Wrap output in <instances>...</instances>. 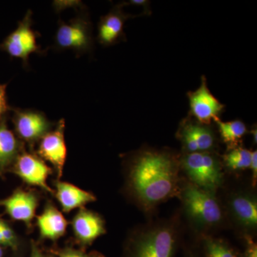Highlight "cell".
Masks as SVG:
<instances>
[{"label": "cell", "mask_w": 257, "mask_h": 257, "mask_svg": "<svg viewBox=\"0 0 257 257\" xmlns=\"http://www.w3.org/2000/svg\"><path fill=\"white\" fill-rule=\"evenodd\" d=\"M7 109L6 96L0 97V116Z\"/></svg>", "instance_id": "cell-27"}, {"label": "cell", "mask_w": 257, "mask_h": 257, "mask_svg": "<svg viewBox=\"0 0 257 257\" xmlns=\"http://www.w3.org/2000/svg\"><path fill=\"white\" fill-rule=\"evenodd\" d=\"M0 244H4V241H3V236H2L1 232H0Z\"/></svg>", "instance_id": "cell-32"}, {"label": "cell", "mask_w": 257, "mask_h": 257, "mask_svg": "<svg viewBox=\"0 0 257 257\" xmlns=\"http://www.w3.org/2000/svg\"><path fill=\"white\" fill-rule=\"evenodd\" d=\"M56 197L61 207L66 212L82 207L88 203L96 200L92 193L83 190L73 184L67 182H57L56 183Z\"/></svg>", "instance_id": "cell-16"}, {"label": "cell", "mask_w": 257, "mask_h": 257, "mask_svg": "<svg viewBox=\"0 0 257 257\" xmlns=\"http://www.w3.org/2000/svg\"><path fill=\"white\" fill-rule=\"evenodd\" d=\"M18 143L15 135L5 126H0V167L4 168L16 156Z\"/></svg>", "instance_id": "cell-20"}, {"label": "cell", "mask_w": 257, "mask_h": 257, "mask_svg": "<svg viewBox=\"0 0 257 257\" xmlns=\"http://www.w3.org/2000/svg\"><path fill=\"white\" fill-rule=\"evenodd\" d=\"M178 194L186 216L197 229H214L222 223L224 214L216 192L188 182L180 187Z\"/></svg>", "instance_id": "cell-2"}, {"label": "cell", "mask_w": 257, "mask_h": 257, "mask_svg": "<svg viewBox=\"0 0 257 257\" xmlns=\"http://www.w3.org/2000/svg\"><path fill=\"white\" fill-rule=\"evenodd\" d=\"M251 150L238 147L228 150L222 157V164L231 172H239L247 170L251 162Z\"/></svg>", "instance_id": "cell-19"}, {"label": "cell", "mask_w": 257, "mask_h": 257, "mask_svg": "<svg viewBox=\"0 0 257 257\" xmlns=\"http://www.w3.org/2000/svg\"><path fill=\"white\" fill-rule=\"evenodd\" d=\"M6 96V87L5 85L0 84V97Z\"/></svg>", "instance_id": "cell-30"}, {"label": "cell", "mask_w": 257, "mask_h": 257, "mask_svg": "<svg viewBox=\"0 0 257 257\" xmlns=\"http://www.w3.org/2000/svg\"><path fill=\"white\" fill-rule=\"evenodd\" d=\"M178 240L174 224L166 222L149 226L130 240L125 257H175Z\"/></svg>", "instance_id": "cell-3"}, {"label": "cell", "mask_w": 257, "mask_h": 257, "mask_svg": "<svg viewBox=\"0 0 257 257\" xmlns=\"http://www.w3.org/2000/svg\"><path fill=\"white\" fill-rule=\"evenodd\" d=\"M251 169V178H252V186L253 187L256 186L257 180V152L256 150L251 151V162H250V167Z\"/></svg>", "instance_id": "cell-25"}, {"label": "cell", "mask_w": 257, "mask_h": 257, "mask_svg": "<svg viewBox=\"0 0 257 257\" xmlns=\"http://www.w3.org/2000/svg\"><path fill=\"white\" fill-rule=\"evenodd\" d=\"M17 131L22 138L33 141L46 135L50 123L41 113L36 111L19 112L15 120Z\"/></svg>", "instance_id": "cell-15"}, {"label": "cell", "mask_w": 257, "mask_h": 257, "mask_svg": "<svg viewBox=\"0 0 257 257\" xmlns=\"http://www.w3.org/2000/svg\"><path fill=\"white\" fill-rule=\"evenodd\" d=\"M3 205L13 219L28 224L35 216L37 199L32 193L19 189L3 201Z\"/></svg>", "instance_id": "cell-14"}, {"label": "cell", "mask_w": 257, "mask_h": 257, "mask_svg": "<svg viewBox=\"0 0 257 257\" xmlns=\"http://www.w3.org/2000/svg\"><path fill=\"white\" fill-rule=\"evenodd\" d=\"M2 222H3V221H2L1 220H0V227H1Z\"/></svg>", "instance_id": "cell-34"}, {"label": "cell", "mask_w": 257, "mask_h": 257, "mask_svg": "<svg viewBox=\"0 0 257 257\" xmlns=\"http://www.w3.org/2000/svg\"><path fill=\"white\" fill-rule=\"evenodd\" d=\"M130 15L124 14L121 5L101 18L98 27V39L105 46L114 45L124 38V23Z\"/></svg>", "instance_id": "cell-13"}, {"label": "cell", "mask_w": 257, "mask_h": 257, "mask_svg": "<svg viewBox=\"0 0 257 257\" xmlns=\"http://www.w3.org/2000/svg\"><path fill=\"white\" fill-rule=\"evenodd\" d=\"M16 172L27 183L52 192L47 182L51 169L34 155L24 153L20 156L17 161Z\"/></svg>", "instance_id": "cell-11"}, {"label": "cell", "mask_w": 257, "mask_h": 257, "mask_svg": "<svg viewBox=\"0 0 257 257\" xmlns=\"http://www.w3.org/2000/svg\"><path fill=\"white\" fill-rule=\"evenodd\" d=\"M3 256V249H2V248L0 247V257Z\"/></svg>", "instance_id": "cell-33"}, {"label": "cell", "mask_w": 257, "mask_h": 257, "mask_svg": "<svg viewBox=\"0 0 257 257\" xmlns=\"http://www.w3.org/2000/svg\"><path fill=\"white\" fill-rule=\"evenodd\" d=\"M179 161L189 182L197 187L216 192L224 183L222 161L214 152L183 153Z\"/></svg>", "instance_id": "cell-4"}, {"label": "cell", "mask_w": 257, "mask_h": 257, "mask_svg": "<svg viewBox=\"0 0 257 257\" xmlns=\"http://www.w3.org/2000/svg\"><path fill=\"white\" fill-rule=\"evenodd\" d=\"M64 130V121L61 120L55 130L42 137L39 147L40 155L55 167L60 177L62 175L67 158Z\"/></svg>", "instance_id": "cell-8"}, {"label": "cell", "mask_w": 257, "mask_h": 257, "mask_svg": "<svg viewBox=\"0 0 257 257\" xmlns=\"http://www.w3.org/2000/svg\"><path fill=\"white\" fill-rule=\"evenodd\" d=\"M56 42L61 48L86 50L91 44L89 25L82 20L62 24L56 34Z\"/></svg>", "instance_id": "cell-10"}, {"label": "cell", "mask_w": 257, "mask_h": 257, "mask_svg": "<svg viewBox=\"0 0 257 257\" xmlns=\"http://www.w3.org/2000/svg\"><path fill=\"white\" fill-rule=\"evenodd\" d=\"M37 226L42 237L56 240L65 233L67 222L60 211L49 205L37 217Z\"/></svg>", "instance_id": "cell-17"}, {"label": "cell", "mask_w": 257, "mask_h": 257, "mask_svg": "<svg viewBox=\"0 0 257 257\" xmlns=\"http://www.w3.org/2000/svg\"><path fill=\"white\" fill-rule=\"evenodd\" d=\"M214 122L217 126L221 140L227 145L228 150L240 147L243 137L248 133L246 124L241 120L224 121L219 118Z\"/></svg>", "instance_id": "cell-18"}, {"label": "cell", "mask_w": 257, "mask_h": 257, "mask_svg": "<svg viewBox=\"0 0 257 257\" xmlns=\"http://www.w3.org/2000/svg\"><path fill=\"white\" fill-rule=\"evenodd\" d=\"M128 4L143 7L144 8V15H150L152 14V11L150 8V1H147V0H132V1L128 2Z\"/></svg>", "instance_id": "cell-26"}, {"label": "cell", "mask_w": 257, "mask_h": 257, "mask_svg": "<svg viewBox=\"0 0 257 257\" xmlns=\"http://www.w3.org/2000/svg\"><path fill=\"white\" fill-rule=\"evenodd\" d=\"M189 104V116L202 124L211 125L212 121L219 119L225 109L207 86L205 76H202L200 86L195 91L187 94Z\"/></svg>", "instance_id": "cell-6"}, {"label": "cell", "mask_w": 257, "mask_h": 257, "mask_svg": "<svg viewBox=\"0 0 257 257\" xmlns=\"http://www.w3.org/2000/svg\"><path fill=\"white\" fill-rule=\"evenodd\" d=\"M30 20V15H27L23 23L8 37L5 43V49L12 57L24 61L28 60L29 56L38 49L36 35L32 30Z\"/></svg>", "instance_id": "cell-9"}, {"label": "cell", "mask_w": 257, "mask_h": 257, "mask_svg": "<svg viewBox=\"0 0 257 257\" xmlns=\"http://www.w3.org/2000/svg\"><path fill=\"white\" fill-rule=\"evenodd\" d=\"M184 257H199L197 254H196L195 253L193 252V251H189L188 253H187V254L185 255Z\"/></svg>", "instance_id": "cell-31"}, {"label": "cell", "mask_w": 257, "mask_h": 257, "mask_svg": "<svg viewBox=\"0 0 257 257\" xmlns=\"http://www.w3.org/2000/svg\"><path fill=\"white\" fill-rule=\"evenodd\" d=\"M72 228L77 239L83 244H90L105 234V224L99 214L81 209L72 220Z\"/></svg>", "instance_id": "cell-12"}, {"label": "cell", "mask_w": 257, "mask_h": 257, "mask_svg": "<svg viewBox=\"0 0 257 257\" xmlns=\"http://www.w3.org/2000/svg\"><path fill=\"white\" fill-rule=\"evenodd\" d=\"M30 257H50L43 254L37 247H33L32 249L31 256Z\"/></svg>", "instance_id": "cell-28"}, {"label": "cell", "mask_w": 257, "mask_h": 257, "mask_svg": "<svg viewBox=\"0 0 257 257\" xmlns=\"http://www.w3.org/2000/svg\"><path fill=\"white\" fill-rule=\"evenodd\" d=\"M0 232L3 236L4 245L15 248L17 246V239L14 231L5 222H2Z\"/></svg>", "instance_id": "cell-22"}, {"label": "cell", "mask_w": 257, "mask_h": 257, "mask_svg": "<svg viewBox=\"0 0 257 257\" xmlns=\"http://www.w3.org/2000/svg\"><path fill=\"white\" fill-rule=\"evenodd\" d=\"M249 133L251 134V136H252L253 143H255V145H256L257 143V130L256 126H255V128L253 127L251 128Z\"/></svg>", "instance_id": "cell-29"}, {"label": "cell", "mask_w": 257, "mask_h": 257, "mask_svg": "<svg viewBox=\"0 0 257 257\" xmlns=\"http://www.w3.org/2000/svg\"><path fill=\"white\" fill-rule=\"evenodd\" d=\"M245 247L239 257H257V244L251 236H244Z\"/></svg>", "instance_id": "cell-23"}, {"label": "cell", "mask_w": 257, "mask_h": 257, "mask_svg": "<svg viewBox=\"0 0 257 257\" xmlns=\"http://www.w3.org/2000/svg\"><path fill=\"white\" fill-rule=\"evenodd\" d=\"M177 138L180 142L183 153L214 152L217 138L211 125L204 124L191 116L179 124Z\"/></svg>", "instance_id": "cell-5"}, {"label": "cell", "mask_w": 257, "mask_h": 257, "mask_svg": "<svg viewBox=\"0 0 257 257\" xmlns=\"http://www.w3.org/2000/svg\"><path fill=\"white\" fill-rule=\"evenodd\" d=\"M204 257H239V254L224 240L205 236L203 239Z\"/></svg>", "instance_id": "cell-21"}, {"label": "cell", "mask_w": 257, "mask_h": 257, "mask_svg": "<svg viewBox=\"0 0 257 257\" xmlns=\"http://www.w3.org/2000/svg\"><path fill=\"white\" fill-rule=\"evenodd\" d=\"M231 219L243 232L251 236L257 227V199L253 193L238 191L230 196L228 201Z\"/></svg>", "instance_id": "cell-7"}, {"label": "cell", "mask_w": 257, "mask_h": 257, "mask_svg": "<svg viewBox=\"0 0 257 257\" xmlns=\"http://www.w3.org/2000/svg\"><path fill=\"white\" fill-rule=\"evenodd\" d=\"M179 155L169 150L142 149L130 161L128 185L135 200L146 211L177 195L180 189Z\"/></svg>", "instance_id": "cell-1"}, {"label": "cell", "mask_w": 257, "mask_h": 257, "mask_svg": "<svg viewBox=\"0 0 257 257\" xmlns=\"http://www.w3.org/2000/svg\"><path fill=\"white\" fill-rule=\"evenodd\" d=\"M59 257H104V256L97 252L87 253L78 250L72 249V248H66L59 253Z\"/></svg>", "instance_id": "cell-24"}]
</instances>
